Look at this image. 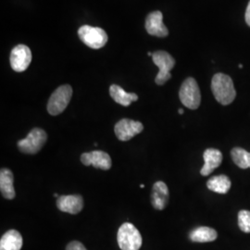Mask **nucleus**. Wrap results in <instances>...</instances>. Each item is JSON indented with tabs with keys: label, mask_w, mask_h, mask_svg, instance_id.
Instances as JSON below:
<instances>
[{
	"label": "nucleus",
	"mask_w": 250,
	"mask_h": 250,
	"mask_svg": "<svg viewBox=\"0 0 250 250\" xmlns=\"http://www.w3.org/2000/svg\"><path fill=\"white\" fill-rule=\"evenodd\" d=\"M21 247L22 237L16 230H9L1 237L0 250H21Z\"/></svg>",
	"instance_id": "16"
},
{
	"label": "nucleus",
	"mask_w": 250,
	"mask_h": 250,
	"mask_svg": "<svg viewBox=\"0 0 250 250\" xmlns=\"http://www.w3.org/2000/svg\"><path fill=\"white\" fill-rule=\"evenodd\" d=\"M245 19H246V22H247V24L250 27V3H249V5H248V8H247V10H246V15H245Z\"/></svg>",
	"instance_id": "23"
},
{
	"label": "nucleus",
	"mask_w": 250,
	"mask_h": 250,
	"mask_svg": "<svg viewBox=\"0 0 250 250\" xmlns=\"http://www.w3.org/2000/svg\"><path fill=\"white\" fill-rule=\"evenodd\" d=\"M146 29L150 36L166 37L169 35L168 28L163 23V15L161 11L151 12L146 20Z\"/></svg>",
	"instance_id": "11"
},
{
	"label": "nucleus",
	"mask_w": 250,
	"mask_h": 250,
	"mask_svg": "<svg viewBox=\"0 0 250 250\" xmlns=\"http://www.w3.org/2000/svg\"><path fill=\"white\" fill-rule=\"evenodd\" d=\"M211 90L216 100L222 105H229L236 97L232 78L224 73H216L211 81Z\"/></svg>",
	"instance_id": "1"
},
{
	"label": "nucleus",
	"mask_w": 250,
	"mask_h": 250,
	"mask_svg": "<svg viewBox=\"0 0 250 250\" xmlns=\"http://www.w3.org/2000/svg\"><path fill=\"white\" fill-rule=\"evenodd\" d=\"M10 66L13 71L22 72L26 71L32 62V52L25 45H16L10 53Z\"/></svg>",
	"instance_id": "8"
},
{
	"label": "nucleus",
	"mask_w": 250,
	"mask_h": 250,
	"mask_svg": "<svg viewBox=\"0 0 250 250\" xmlns=\"http://www.w3.org/2000/svg\"><path fill=\"white\" fill-rule=\"evenodd\" d=\"M57 207L63 212L78 214L83 208V199L80 195H70L58 197Z\"/></svg>",
	"instance_id": "12"
},
{
	"label": "nucleus",
	"mask_w": 250,
	"mask_h": 250,
	"mask_svg": "<svg viewBox=\"0 0 250 250\" xmlns=\"http://www.w3.org/2000/svg\"><path fill=\"white\" fill-rule=\"evenodd\" d=\"M152 60L160 70L155 82L159 85H163L171 78L170 71L174 68L175 60L168 52L162 50L154 52L152 55Z\"/></svg>",
	"instance_id": "5"
},
{
	"label": "nucleus",
	"mask_w": 250,
	"mask_h": 250,
	"mask_svg": "<svg viewBox=\"0 0 250 250\" xmlns=\"http://www.w3.org/2000/svg\"></svg>",
	"instance_id": "28"
},
{
	"label": "nucleus",
	"mask_w": 250,
	"mask_h": 250,
	"mask_svg": "<svg viewBox=\"0 0 250 250\" xmlns=\"http://www.w3.org/2000/svg\"><path fill=\"white\" fill-rule=\"evenodd\" d=\"M78 36L83 44L93 49H99L107 44V33L99 27L83 25L78 30Z\"/></svg>",
	"instance_id": "6"
},
{
	"label": "nucleus",
	"mask_w": 250,
	"mask_h": 250,
	"mask_svg": "<svg viewBox=\"0 0 250 250\" xmlns=\"http://www.w3.org/2000/svg\"><path fill=\"white\" fill-rule=\"evenodd\" d=\"M81 161L85 166H93L97 169L107 170L111 168V159L109 155L104 151L94 150L89 153H83L81 156Z\"/></svg>",
	"instance_id": "10"
},
{
	"label": "nucleus",
	"mask_w": 250,
	"mask_h": 250,
	"mask_svg": "<svg viewBox=\"0 0 250 250\" xmlns=\"http://www.w3.org/2000/svg\"><path fill=\"white\" fill-rule=\"evenodd\" d=\"M144 125L140 122L130 119H123L119 121L114 126V132L117 138L123 142L129 141L136 134L143 131Z\"/></svg>",
	"instance_id": "9"
},
{
	"label": "nucleus",
	"mask_w": 250,
	"mask_h": 250,
	"mask_svg": "<svg viewBox=\"0 0 250 250\" xmlns=\"http://www.w3.org/2000/svg\"><path fill=\"white\" fill-rule=\"evenodd\" d=\"M109 94L112 99L122 106L128 107L132 102L138 100V96L134 93H127L121 86L117 84H112L109 87Z\"/></svg>",
	"instance_id": "15"
},
{
	"label": "nucleus",
	"mask_w": 250,
	"mask_h": 250,
	"mask_svg": "<svg viewBox=\"0 0 250 250\" xmlns=\"http://www.w3.org/2000/svg\"><path fill=\"white\" fill-rule=\"evenodd\" d=\"M178 112L179 114H181V115L184 114V109L183 108H179Z\"/></svg>",
	"instance_id": "24"
},
{
	"label": "nucleus",
	"mask_w": 250,
	"mask_h": 250,
	"mask_svg": "<svg viewBox=\"0 0 250 250\" xmlns=\"http://www.w3.org/2000/svg\"><path fill=\"white\" fill-rule=\"evenodd\" d=\"M47 140V134L40 128H34L26 138L18 141L19 150L24 154H36L40 151Z\"/></svg>",
	"instance_id": "7"
},
{
	"label": "nucleus",
	"mask_w": 250,
	"mask_h": 250,
	"mask_svg": "<svg viewBox=\"0 0 250 250\" xmlns=\"http://www.w3.org/2000/svg\"><path fill=\"white\" fill-rule=\"evenodd\" d=\"M179 98L184 106L190 109H197L201 102V94L197 81L189 77L182 83Z\"/></svg>",
	"instance_id": "4"
},
{
	"label": "nucleus",
	"mask_w": 250,
	"mask_h": 250,
	"mask_svg": "<svg viewBox=\"0 0 250 250\" xmlns=\"http://www.w3.org/2000/svg\"><path fill=\"white\" fill-rule=\"evenodd\" d=\"M250 152L242 147H234L231 151L232 161L241 169L250 168Z\"/></svg>",
	"instance_id": "20"
},
{
	"label": "nucleus",
	"mask_w": 250,
	"mask_h": 250,
	"mask_svg": "<svg viewBox=\"0 0 250 250\" xmlns=\"http://www.w3.org/2000/svg\"><path fill=\"white\" fill-rule=\"evenodd\" d=\"M117 241L122 250H139L142 246V236L134 224H123L117 234Z\"/></svg>",
	"instance_id": "2"
},
{
	"label": "nucleus",
	"mask_w": 250,
	"mask_h": 250,
	"mask_svg": "<svg viewBox=\"0 0 250 250\" xmlns=\"http://www.w3.org/2000/svg\"><path fill=\"white\" fill-rule=\"evenodd\" d=\"M147 55H148L149 57H152V55H153V53H151V52H148V53H147Z\"/></svg>",
	"instance_id": "25"
},
{
	"label": "nucleus",
	"mask_w": 250,
	"mask_h": 250,
	"mask_svg": "<svg viewBox=\"0 0 250 250\" xmlns=\"http://www.w3.org/2000/svg\"><path fill=\"white\" fill-rule=\"evenodd\" d=\"M0 190L2 196L6 199H13L15 197L13 174L9 169H2L0 171Z\"/></svg>",
	"instance_id": "17"
},
{
	"label": "nucleus",
	"mask_w": 250,
	"mask_h": 250,
	"mask_svg": "<svg viewBox=\"0 0 250 250\" xmlns=\"http://www.w3.org/2000/svg\"><path fill=\"white\" fill-rule=\"evenodd\" d=\"M66 250H87L85 248H84V246L80 243V242L78 241H72L70 243V244H68V246H67V248H66Z\"/></svg>",
	"instance_id": "22"
},
{
	"label": "nucleus",
	"mask_w": 250,
	"mask_h": 250,
	"mask_svg": "<svg viewBox=\"0 0 250 250\" xmlns=\"http://www.w3.org/2000/svg\"><path fill=\"white\" fill-rule=\"evenodd\" d=\"M238 225L242 232H250V211L242 209L238 213Z\"/></svg>",
	"instance_id": "21"
},
{
	"label": "nucleus",
	"mask_w": 250,
	"mask_h": 250,
	"mask_svg": "<svg viewBox=\"0 0 250 250\" xmlns=\"http://www.w3.org/2000/svg\"><path fill=\"white\" fill-rule=\"evenodd\" d=\"M140 188H145V186H144V185H141V186H140Z\"/></svg>",
	"instance_id": "27"
},
{
	"label": "nucleus",
	"mask_w": 250,
	"mask_h": 250,
	"mask_svg": "<svg viewBox=\"0 0 250 250\" xmlns=\"http://www.w3.org/2000/svg\"><path fill=\"white\" fill-rule=\"evenodd\" d=\"M239 68H240V69H242V68H243V65H242V64H240V65H239Z\"/></svg>",
	"instance_id": "26"
},
{
	"label": "nucleus",
	"mask_w": 250,
	"mask_h": 250,
	"mask_svg": "<svg viewBox=\"0 0 250 250\" xmlns=\"http://www.w3.org/2000/svg\"><path fill=\"white\" fill-rule=\"evenodd\" d=\"M217 236H218V233L214 229L206 227V226L197 227L189 234L191 241L197 242V243L215 241L217 239Z\"/></svg>",
	"instance_id": "19"
},
{
	"label": "nucleus",
	"mask_w": 250,
	"mask_h": 250,
	"mask_svg": "<svg viewBox=\"0 0 250 250\" xmlns=\"http://www.w3.org/2000/svg\"><path fill=\"white\" fill-rule=\"evenodd\" d=\"M169 189L165 183L156 182L152 188L151 204L155 209L162 210L168 205Z\"/></svg>",
	"instance_id": "13"
},
{
	"label": "nucleus",
	"mask_w": 250,
	"mask_h": 250,
	"mask_svg": "<svg viewBox=\"0 0 250 250\" xmlns=\"http://www.w3.org/2000/svg\"><path fill=\"white\" fill-rule=\"evenodd\" d=\"M203 158L205 163L200 170V173L203 176L209 175L215 169L220 167L223 162V154L216 148L206 149L203 154Z\"/></svg>",
	"instance_id": "14"
},
{
	"label": "nucleus",
	"mask_w": 250,
	"mask_h": 250,
	"mask_svg": "<svg viewBox=\"0 0 250 250\" xmlns=\"http://www.w3.org/2000/svg\"><path fill=\"white\" fill-rule=\"evenodd\" d=\"M231 186L232 183L230 179L224 174L213 176L207 182V187L210 191L222 195L227 194L231 188Z\"/></svg>",
	"instance_id": "18"
},
{
	"label": "nucleus",
	"mask_w": 250,
	"mask_h": 250,
	"mask_svg": "<svg viewBox=\"0 0 250 250\" xmlns=\"http://www.w3.org/2000/svg\"><path fill=\"white\" fill-rule=\"evenodd\" d=\"M72 96V88L69 84H64L55 90L47 103V111L50 115L62 113L69 105Z\"/></svg>",
	"instance_id": "3"
}]
</instances>
